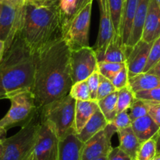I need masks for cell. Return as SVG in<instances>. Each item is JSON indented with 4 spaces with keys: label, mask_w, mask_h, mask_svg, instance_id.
Returning <instances> with one entry per match:
<instances>
[{
    "label": "cell",
    "mask_w": 160,
    "mask_h": 160,
    "mask_svg": "<svg viewBox=\"0 0 160 160\" xmlns=\"http://www.w3.org/2000/svg\"><path fill=\"white\" fill-rule=\"evenodd\" d=\"M71 52L62 35L36 52L32 93L38 108L69 94L73 85Z\"/></svg>",
    "instance_id": "obj_1"
},
{
    "label": "cell",
    "mask_w": 160,
    "mask_h": 160,
    "mask_svg": "<svg viewBox=\"0 0 160 160\" xmlns=\"http://www.w3.org/2000/svg\"><path fill=\"white\" fill-rule=\"evenodd\" d=\"M35 59L36 52L20 33L0 60V100L21 92H32Z\"/></svg>",
    "instance_id": "obj_2"
},
{
    "label": "cell",
    "mask_w": 160,
    "mask_h": 160,
    "mask_svg": "<svg viewBox=\"0 0 160 160\" xmlns=\"http://www.w3.org/2000/svg\"><path fill=\"white\" fill-rule=\"evenodd\" d=\"M62 26L63 18L58 2L49 7H35L27 2L21 36L37 52L62 35Z\"/></svg>",
    "instance_id": "obj_3"
},
{
    "label": "cell",
    "mask_w": 160,
    "mask_h": 160,
    "mask_svg": "<svg viewBox=\"0 0 160 160\" xmlns=\"http://www.w3.org/2000/svg\"><path fill=\"white\" fill-rule=\"evenodd\" d=\"M41 125L40 109L27 124L3 141L4 152L1 160H28L33 153Z\"/></svg>",
    "instance_id": "obj_4"
},
{
    "label": "cell",
    "mask_w": 160,
    "mask_h": 160,
    "mask_svg": "<svg viewBox=\"0 0 160 160\" xmlns=\"http://www.w3.org/2000/svg\"><path fill=\"white\" fill-rule=\"evenodd\" d=\"M75 104L76 101L68 94L39 108L41 118L53 126L60 140L75 132Z\"/></svg>",
    "instance_id": "obj_5"
},
{
    "label": "cell",
    "mask_w": 160,
    "mask_h": 160,
    "mask_svg": "<svg viewBox=\"0 0 160 160\" xmlns=\"http://www.w3.org/2000/svg\"><path fill=\"white\" fill-rule=\"evenodd\" d=\"M9 100L11 104L10 109L0 119V127L7 130L16 126L23 127L27 124L39 109L37 108L32 91L17 93Z\"/></svg>",
    "instance_id": "obj_6"
},
{
    "label": "cell",
    "mask_w": 160,
    "mask_h": 160,
    "mask_svg": "<svg viewBox=\"0 0 160 160\" xmlns=\"http://www.w3.org/2000/svg\"><path fill=\"white\" fill-rule=\"evenodd\" d=\"M93 2H90L78 11L62 27V37L64 38L71 50H77L90 47V21Z\"/></svg>",
    "instance_id": "obj_7"
},
{
    "label": "cell",
    "mask_w": 160,
    "mask_h": 160,
    "mask_svg": "<svg viewBox=\"0 0 160 160\" xmlns=\"http://www.w3.org/2000/svg\"><path fill=\"white\" fill-rule=\"evenodd\" d=\"M24 13L25 6L17 8L6 4H1L0 40L5 42V51L21 33L24 24Z\"/></svg>",
    "instance_id": "obj_8"
},
{
    "label": "cell",
    "mask_w": 160,
    "mask_h": 160,
    "mask_svg": "<svg viewBox=\"0 0 160 160\" xmlns=\"http://www.w3.org/2000/svg\"><path fill=\"white\" fill-rule=\"evenodd\" d=\"M70 63L73 84L86 80L93 72L98 71L96 53L90 47L72 50Z\"/></svg>",
    "instance_id": "obj_9"
},
{
    "label": "cell",
    "mask_w": 160,
    "mask_h": 160,
    "mask_svg": "<svg viewBox=\"0 0 160 160\" xmlns=\"http://www.w3.org/2000/svg\"><path fill=\"white\" fill-rule=\"evenodd\" d=\"M60 139L53 126L41 118L34 152L37 160H58Z\"/></svg>",
    "instance_id": "obj_10"
},
{
    "label": "cell",
    "mask_w": 160,
    "mask_h": 160,
    "mask_svg": "<svg viewBox=\"0 0 160 160\" xmlns=\"http://www.w3.org/2000/svg\"><path fill=\"white\" fill-rule=\"evenodd\" d=\"M117 133V129L108 123L104 129L98 132L83 144L82 160H96L108 155L112 147V138Z\"/></svg>",
    "instance_id": "obj_11"
},
{
    "label": "cell",
    "mask_w": 160,
    "mask_h": 160,
    "mask_svg": "<svg viewBox=\"0 0 160 160\" xmlns=\"http://www.w3.org/2000/svg\"><path fill=\"white\" fill-rule=\"evenodd\" d=\"M100 7V27L96 45L93 48L96 54L103 53L115 34L109 10L108 0H98Z\"/></svg>",
    "instance_id": "obj_12"
},
{
    "label": "cell",
    "mask_w": 160,
    "mask_h": 160,
    "mask_svg": "<svg viewBox=\"0 0 160 160\" xmlns=\"http://www.w3.org/2000/svg\"><path fill=\"white\" fill-rule=\"evenodd\" d=\"M152 43L141 39L131 48H127L126 64L128 69L129 78L144 72Z\"/></svg>",
    "instance_id": "obj_13"
},
{
    "label": "cell",
    "mask_w": 160,
    "mask_h": 160,
    "mask_svg": "<svg viewBox=\"0 0 160 160\" xmlns=\"http://www.w3.org/2000/svg\"><path fill=\"white\" fill-rule=\"evenodd\" d=\"M160 36V8L155 0H150L148 10L143 28L141 40L148 43Z\"/></svg>",
    "instance_id": "obj_14"
},
{
    "label": "cell",
    "mask_w": 160,
    "mask_h": 160,
    "mask_svg": "<svg viewBox=\"0 0 160 160\" xmlns=\"http://www.w3.org/2000/svg\"><path fill=\"white\" fill-rule=\"evenodd\" d=\"M83 144L75 132L68 134L60 140L58 160H82Z\"/></svg>",
    "instance_id": "obj_15"
},
{
    "label": "cell",
    "mask_w": 160,
    "mask_h": 160,
    "mask_svg": "<svg viewBox=\"0 0 160 160\" xmlns=\"http://www.w3.org/2000/svg\"><path fill=\"white\" fill-rule=\"evenodd\" d=\"M98 62L124 63L127 61V47L122 36L115 33L103 53L96 54Z\"/></svg>",
    "instance_id": "obj_16"
},
{
    "label": "cell",
    "mask_w": 160,
    "mask_h": 160,
    "mask_svg": "<svg viewBox=\"0 0 160 160\" xmlns=\"http://www.w3.org/2000/svg\"><path fill=\"white\" fill-rule=\"evenodd\" d=\"M149 3H150V0H138L131 33H130L128 42L126 46L127 48H131L141 39L143 28H144V21H145L148 10Z\"/></svg>",
    "instance_id": "obj_17"
},
{
    "label": "cell",
    "mask_w": 160,
    "mask_h": 160,
    "mask_svg": "<svg viewBox=\"0 0 160 160\" xmlns=\"http://www.w3.org/2000/svg\"><path fill=\"white\" fill-rule=\"evenodd\" d=\"M98 108V101H76L74 122V129L76 134L80 133Z\"/></svg>",
    "instance_id": "obj_18"
},
{
    "label": "cell",
    "mask_w": 160,
    "mask_h": 160,
    "mask_svg": "<svg viewBox=\"0 0 160 160\" xmlns=\"http://www.w3.org/2000/svg\"><path fill=\"white\" fill-rule=\"evenodd\" d=\"M131 127L141 143L155 137L160 129L148 115L133 121Z\"/></svg>",
    "instance_id": "obj_19"
},
{
    "label": "cell",
    "mask_w": 160,
    "mask_h": 160,
    "mask_svg": "<svg viewBox=\"0 0 160 160\" xmlns=\"http://www.w3.org/2000/svg\"><path fill=\"white\" fill-rule=\"evenodd\" d=\"M108 124L107 119L99 108L95 112L82 130L77 134L78 139L85 143L95 134L102 130Z\"/></svg>",
    "instance_id": "obj_20"
},
{
    "label": "cell",
    "mask_w": 160,
    "mask_h": 160,
    "mask_svg": "<svg viewBox=\"0 0 160 160\" xmlns=\"http://www.w3.org/2000/svg\"><path fill=\"white\" fill-rule=\"evenodd\" d=\"M119 139V146L132 160H135L141 143L138 140L131 127L117 131Z\"/></svg>",
    "instance_id": "obj_21"
},
{
    "label": "cell",
    "mask_w": 160,
    "mask_h": 160,
    "mask_svg": "<svg viewBox=\"0 0 160 160\" xmlns=\"http://www.w3.org/2000/svg\"><path fill=\"white\" fill-rule=\"evenodd\" d=\"M138 3V0H125L121 26V36L125 46H127L130 38Z\"/></svg>",
    "instance_id": "obj_22"
},
{
    "label": "cell",
    "mask_w": 160,
    "mask_h": 160,
    "mask_svg": "<svg viewBox=\"0 0 160 160\" xmlns=\"http://www.w3.org/2000/svg\"><path fill=\"white\" fill-rule=\"evenodd\" d=\"M129 86L133 93L160 87V77L148 72H142L129 78Z\"/></svg>",
    "instance_id": "obj_23"
},
{
    "label": "cell",
    "mask_w": 160,
    "mask_h": 160,
    "mask_svg": "<svg viewBox=\"0 0 160 160\" xmlns=\"http://www.w3.org/2000/svg\"><path fill=\"white\" fill-rule=\"evenodd\" d=\"M117 100L118 91H115L103 99L98 101L99 109L105 117L108 123L113 121L117 115Z\"/></svg>",
    "instance_id": "obj_24"
},
{
    "label": "cell",
    "mask_w": 160,
    "mask_h": 160,
    "mask_svg": "<svg viewBox=\"0 0 160 160\" xmlns=\"http://www.w3.org/2000/svg\"><path fill=\"white\" fill-rule=\"evenodd\" d=\"M125 0H108L109 10L115 33L121 35L122 14Z\"/></svg>",
    "instance_id": "obj_25"
},
{
    "label": "cell",
    "mask_w": 160,
    "mask_h": 160,
    "mask_svg": "<svg viewBox=\"0 0 160 160\" xmlns=\"http://www.w3.org/2000/svg\"><path fill=\"white\" fill-rule=\"evenodd\" d=\"M118 91L117 100V114L123 111H128L136 100L135 94L130 86L124 87Z\"/></svg>",
    "instance_id": "obj_26"
},
{
    "label": "cell",
    "mask_w": 160,
    "mask_h": 160,
    "mask_svg": "<svg viewBox=\"0 0 160 160\" xmlns=\"http://www.w3.org/2000/svg\"><path fill=\"white\" fill-rule=\"evenodd\" d=\"M157 155L156 135L140 145L135 160H152Z\"/></svg>",
    "instance_id": "obj_27"
},
{
    "label": "cell",
    "mask_w": 160,
    "mask_h": 160,
    "mask_svg": "<svg viewBox=\"0 0 160 160\" xmlns=\"http://www.w3.org/2000/svg\"><path fill=\"white\" fill-rule=\"evenodd\" d=\"M69 95L75 101H91L87 80L74 83L69 92Z\"/></svg>",
    "instance_id": "obj_28"
},
{
    "label": "cell",
    "mask_w": 160,
    "mask_h": 160,
    "mask_svg": "<svg viewBox=\"0 0 160 160\" xmlns=\"http://www.w3.org/2000/svg\"><path fill=\"white\" fill-rule=\"evenodd\" d=\"M124 63L98 62V72L101 75L112 81L115 75L125 66Z\"/></svg>",
    "instance_id": "obj_29"
},
{
    "label": "cell",
    "mask_w": 160,
    "mask_h": 160,
    "mask_svg": "<svg viewBox=\"0 0 160 160\" xmlns=\"http://www.w3.org/2000/svg\"><path fill=\"white\" fill-rule=\"evenodd\" d=\"M58 4L62 15L64 25L76 14V0H58Z\"/></svg>",
    "instance_id": "obj_30"
},
{
    "label": "cell",
    "mask_w": 160,
    "mask_h": 160,
    "mask_svg": "<svg viewBox=\"0 0 160 160\" xmlns=\"http://www.w3.org/2000/svg\"><path fill=\"white\" fill-rule=\"evenodd\" d=\"M160 61V36L155 40L151 47L148 61L143 72H147Z\"/></svg>",
    "instance_id": "obj_31"
},
{
    "label": "cell",
    "mask_w": 160,
    "mask_h": 160,
    "mask_svg": "<svg viewBox=\"0 0 160 160\" xmlns=\"http://www.w3.org/2000/svg\"><path fill=\"white\" fill-rule=\"evenodd\" d=\"M115 91H117V90L115 87H114L112 81L108 79L107 78H105V77L100 74V82L98 90L97 101L101 99H103V98L108 96L111 93H114Z\"/></svg>",
    "instance_id": "obj_32"
},
{
    "label": "cell",
    "mask_w": 160,
    "mask_h": 160,
    "mask_svg": "<svg viewBox=\"0 0 160 160\" xmlns=\"http://www.w3.org/2000/svg\"><path fill=\"white\" fill-rule=\"evenodd\" d=\"M129 110H130L129 115H130L132 122L141 118V117L148 115L147 104H146L145 101H143V100H135V101Z\"/></svg>",
    "instance_id": "obj_33"
},
{
    "label": "cell",
    "mask_w": 160,
    "mask_h": 160,
    "mask_svg": "<svg viewBox=\"0 0 160 160\" xmlns=\"http://www.w3.org/2000/svg\"><path fill=\"white\" fill-rule=\"evenodd\" d=\"M110 123H112L117 129V131L131 127L132 120L129 115L128 111H123L117 114L113 121Z\"/></svg>",
    "instance_id": "obj_34"
},
{
    "label": "cell",
    "mask_w": 160,
    "mask_h": 160,
    "mask_svg": "<svg viewBox=\"0 0 160 160\" xmlns=\"http://www.w3.org/2000/svg\"><path fill=\"white\" fill-rule=\"evenodd\" d=\"M116 90H119L129 85V73L127 64L121 69L112 81Z\"/></svg>",
    "instance_id": "obj_35"
},
{
    "label": "cell",
    "mask_w": 160,
    "mask_h": 160,
    "mask_svg": "<svg viewBox=\"0 0 160 160\" xmlns=\"http://www.w3.org/2000/svg\"><path fill=\"white\" fill-rule=\"evenodd\" d=\"M136 99L160 102V87L134 93Z\"/></svg>",
    "instance_id": "obj_36"
},
{
    "label": "cell",
    "mask_w": 160,
    "mask_h": 160,
    "mask_svg": "<svg viewBox=\"0 0 160 160\" xmlns=\"http://www.w3.org/2000/svg\"><path fill=\"white\" fill-rule=\"evenodd\" d=\"M87 82L88 84L89 90L90 93V100L91 101H97V97H98V90L99 87L100 82V73L98 71L93 72L90 76L87 78Z\"/></svg>",
    "instance_id": "obj_37"
},
{
    "label": "cell",
    "mask_w": 160,
    "mask_h": 160,
    "mask_svg": "<svg viewBox=\"0 0 160 160\" xmlns=\"http://www.w3.org/2000/svg\"><path fill=\"white\" fill-rule=\"evenodd\" d=\"M147 104L148 115L160 128V102L144 101Z\"/></svg>",
    "instance_id": "obj_38"
},
{
    "label": "cell",
    "mask_w": 160,
    "mask_h": 160,
    "mask_svg": "<svg viewBox=\"0 0 160 160\" xmlns=\"http://www.w3.org/2000/svg\"><path fill=\"white\" fill-rule=\"evenodd\" d=\"M107 160H132L119 147L112 148L108 155Z\"/></svg>",
    "instance_id": "obj_39"
},
{
    "label": "cell",
    "mask_w": 160,
    "mask_h": 160,
    "mask_svg": "<svg viewBox=\"0 0 160 160\" xmlns=\"http://www.w3.org/2000/svg\"><path fill=\"white\" fill-rule=\"evenodd\" d=\"M58 0H27L28 3L35 7H49L57 3Z\"/></svg>",
    "instance_id": "obj_40"
},
{
    "label": "cell",
    "mask_w": 160,
    "mask_h": 160,
    "mask_svg": "<svg viewBox=\"0 0 160 160\" xmlns=\"http://www.w3.org/2000/svg\"><path fill=\"white\" fill-rule=\"evenodd\" d=\"M26 3L27 0H0V4H6L17 8L24 7Z\"/></svg>",
    "instance_id": "obj_41"
},
{
    "label": "cell",
    "mask_w": 160,
    "mask_h": 160,
    "mask_svg": "<svg viewBox=\"0 0 160 160\" xmlns=\"http://www.w3.org/2000/svg\"><path fill=\"white\" fill-rule=\"evenodd\" d=\"M93 0H76V13L82 10L89 2H93Z\"/></svg>",
    "instance_id": "obj_42"
},
{
    "label": "cell",
    "mask_w": 160,
    "mask_h": 160,
    "mask_svg": "<svg viewBox=\"0 0 160 160\" xmlns=\"http://www.w3.org/2000/svg\"><path fill=\"white\" fill-rule=\"evenodd\" d=\"M148 73L152 74V75H155L156 76L160 77V61L158 62H157L148 72H147Z\"/></svg>",
    "instance_id": "obj_43"
},
{
    "label": "cell",
    "mask_w": 160,
    "mask_h": 160,
    "mask_svg": "<svg viewBox=\"0 0 160 160\" xmlns=\"http://www.w3.org/2000/svg\"><path fill=\"white\" fill-rule=\"evenodd\" d=\"M7 130L5 128L0 127V143L3 142L7 138Z\"/></svg>",
    "instance_id": "obj_44"
},
{
    "label": "cell",
    "mask_w": 160,
    "mask_h": 160,
    "mask_svg": "<svg viewBox=\"0 0 160 160\" xmlns=\"http://www.w3.org/2000/svg\"><path fill=\"white\" fill-rule=\"evenodd\" d=\"M156 149L157 155H160V129L156 134Z\"/></svg>",
    "instance_id": "obj_45"
},
{
    "label": "cell",
    "mask_w": 160,
    "mask_h": 160,
    "mask_svg": "<svg viewBox=\"0 0 160 160\" xmlns=\"http://www.w3.org/2000/svg\"><path fill=\"white\" fill-rule=\"evenodd\" d=\"M5 49H6V45L5 42L0 40V60L2 59V56H3L4 53H5Z\"/></svg>",
    "instance_id": "obj_46"
},
{
    "label": "cell",
    "mask_w": 160,
    "mask_h": 160,
    "mask_svg": "<svg viewBox=\"0 0 160 160\" xmlns=\"http://www.w3.org/2000/svg\"><path fill=\"white\" fill-rule=\"evenodd\" d=\"M4 152V144L3 142L0 143V160L2 159V155H3Z\"/></svg>",
    "instance_id": "obj_47"
},
{
    "label": "cell",
    "mask_w": 160,
    "mask_h": 160,
    "mask_svg": "<svg viewBox=\"0 0 160 160\" xmlns=\"http://www.w3.org/2000/svg\"><path fill=\"white\" fill-rule=\"evenodd\" d=\"M28 160H37V158H36V156H35V152H33V153L32 154V155H31L30 156V158H29V159Z\"/></svg>",
    "instance_id": "obj_48"
},
{
    "label": "cell",
    "mask_w": 160,
    "mask_h": 160,
    "mask_svg": "<svg viewBox=\"0 0 160 160\" xmlns=\"http://www.w3.org/2000/svg\"><path fill=\"white\" fill-rule=\"evenodd\" d=\"M107 158H108V155H106V156L101 157V158H98V159H96V160H107Z\"/></svg>",
    "instance_id": "obj_49"
},
{
    "label": "cell",
    "mask_w": 160,
    "mask_h": 160,
    "mask_svg": "<svg viewBox=\"0 0 160 160\" xmlns=\"http://www.w3.org/2000/svg\"><path fill=\"white\" fill-rule=\"evenodd\" d=\"M152 160H160V155H156V156H155Z\"/></svg>",
    "instance_id": "obj_50"
},
{
    "label": "cell",
    "mask_w": 160,
    "mask_h": 160,
    "mask_svg": "<svg viewBox=\"0 0 160 160\" xmlns=\"http://www.w3.org/2000/svg\"><path fill=\"white\" fill-rule=\"evenodd\" d=\"M155 2H156V3L158 4V7L160 8V0H155Z\"/></svg>",
    "instance_id": "obj_51"
},
{
    "label": "cell",
    "mask_w": 160,
    "mask_h": 160,
    "mask_svg": "<svg viewBox=\"0 0 160 160\" xmlns=\"http://www.w3.org/2000/svg\"><path fill=\"white\" fill-rule=\"evenodd\" d=\"M0 13H1V4H0Z\"/></svg>",
    "instance_id": "obj_52"
}]
</instances>
